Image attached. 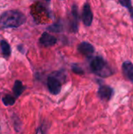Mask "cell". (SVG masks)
<instances>
[{"mask_svg":"<svg viewBox=\"0 0 133 134\" xmlns=\"http://www.w3.org/2000/svg\"><path fill=\"white\" fill-rule=\"evenodd\" d=\"M25 22V16L16 10H9L0 15V28L18 27Z\"/></svg>","mask_w":133,"mask_h":134,"instance_id":"1","label":"cell"},{"mask_svg":"<svg viewBox=\"0 0 133 134\" xmlns=\"http://www.w3.org/2000/svg\"><path fill=\"white\" fill-rule=\"evenodd\" d=\"M73 71L74 73H77V74H82L83 73V70L81 68H79L78 66H76V65L73 67Z\"/></svg>","mask_w":133,"mask_h":134,"instance_id":"14","label":"cell"},{"mask_svg":"<svg viewBox=\"0 0 133 134\" xmlns=\"http://www.w3.org/2000/svg\"><path fill=\"white\" fill-rule=\"evenodd\" d=\"M25 90V87L23 86L22 82L20 81H16L15 83H14V86H13V93H14V95L16 97L20 96L22 94V93Z\"/></svg>","mask_w":133,"mask_h":134,"instance_id":"9","label":"cell"},{"mask_svg":"<svg viewBox=\"0 0 133 134\" xmlns=\"http://www.w3.org/2000/svg\"><path fill=\"white\" fill-rule=\"evenodd\" d=\"M56 38L54 37L53 35L49 34V33H43L39 39V42L41 45L44 46H52L53 45H55L56 43Z\"/></svg>","mask_w":133,"mask_h":134,"instance_id":"6","label":"cell"},{"mask_svg":"<svg viewBox=\"0 0 133 134\" xmlns=\"http://www.w3.org/2000/svg\"><path fill=\"white\" fill-rule=\"evenodd\" d=\"M2 102L6 106H11L15 103V98L11 95H6L2 98Z\"/></svg>","mask_w":133,"mask_h":134,"instance_id":"13","label":"cell"},{"mask_svg":"<svg viewBox=\"0 0 133 134\" xmlns=\"http://www.w3.org/2000/svg\"><path fill=\"white\" fill-rule=\"evenodd\" d=\"M45 1H46V2H49V0H45Z\"/></svg>","mask_w":133,"mask_h":134,"instance_id":"15","label":"cell"},{"mask_svg":"<svg viewBox=\"0 0 133 134\" xmlns=\"http://www.w3.org/2000/svg\"><path fill=\"white\" fill-rule=\"evenodd\" d=\"M92 20H93V15L90 5L89 4L86 3L85 4L82 10V21L85 26L89 27L92 24Z\"/></svg>","mask_w":133,"mask_h":134,"instance_id":"4","label":"cell"},{"mask_svg":"<svg viewBox=\"0 0 133 134\" xmlns=\"http://www.w3.org/2000/svg\"><path fill=\"white\" fill-rule=\"evenodd\" d=\"M78 49L82 54H83L86 57H89V56L92 55L95 51L94 47L90 43L86 42H83L80 43L78 47Z\"/></svg>","mask_w":133,"mask_h":134,"instance_id":"8","label":"cell"},{"mask_svg":"<svg viewBox=\"0 0 133 134\" xmlns=\"http://www.w3.org/2000/svg\"><path fill=\"white\" fill-rule=\"evenodd\" d=\"M91 70L100 77H109L113 75V71L106 60L101 57H94L90 63Z\"/></svg>","mask_w":133,"mask_h":134,"instance_id":"2","label":"cell"},{"mask_svg":"<svg viewBox=\"0 0 133 134\" xmlns=\"http://www.w3.org/2000/svg\"><path fill=\"white\" fill-rule=\"evenodd\" d=\"M119 2L121 3V5L124 7H126L128 9V10L129 11L131 16L133 19V7L132 5V2L131 0H118Z\"/></svg>","mask_w":133,"mask_h":134,"instance_id":"12","label":"cell"},{"mask_svg":"<svg viewBox=\"0 0 133 134\" xmlns=\"http://www.w3.org/2000/svg\"><path fill=\"white\" fill-rule=\"evenodd\" d=\"M72 13H73V17H74V23H73L74 31H78V8L75 5H73Z\"/></svg>","mask_w":133,"mask_h":134,"instance_id":"11","label":"cell"},{"mask_svg":"<svg viewBox=\"0 0 133 134\" xmlns=\"http://www.w3.org/2000/svg\"><path fill=\"white\" fill-rule=\"evenodd\" d=\"M122 73L124 76L133 82V64L130 61H125L122 64Z\"/></svg>","mask_w":133,"mask_h":134,"instance_id":"7","label":"cell"},{"mask_svg":"<svg viewBox=\"0 0 133 134\" xmlns=\"http://www.w3.org/2000/svg\"><path fill=\"white\" fill-rule=\"evenodd\" d=\"M47 85L49 92L53 95H57L61 90V83L56 78L49 77L47 80Z\"/></svg>","mask_w":133,"mask_h":134,"instance_id":"3","label":"cell"},{"mask_svg":"<svg viewBox=\"0 0 133 134\" xmlns=\"http://www.w3.org/2000/svg\"><path fill=\"white\" fill-rule=\"evenodd\" d=\"M0 46H1L2 53L3 54V56L5 57H9V55L11 53V49H10L9 43L5 40H2L0 42Z\"/></svg>","mask_w":133,"mask_h":134,"instance_id":"10","label":"cell"},{"mask_svg":"<svg viewBox=\"0 0 133 134\" xmlns=\"http://www.w3.org/2000/svg\"><path fill=\"white\" fill-rule=\"evenodd\" d=\"M114 94V90L108 86H101L98 90V95L100 99L103 100H109Z\"/></svg>","mask_w":133,"mask_h":134,"instance_id":"5","label":"cell"}]
</instances>
